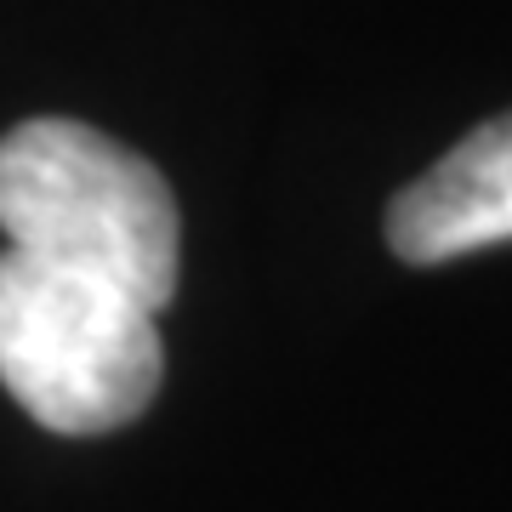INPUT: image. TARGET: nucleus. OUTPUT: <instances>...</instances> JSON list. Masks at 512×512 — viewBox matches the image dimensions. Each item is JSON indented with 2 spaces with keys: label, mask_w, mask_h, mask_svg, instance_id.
Instances as JSON below:
<instances>
[{
  "label": "nucleus",
  "mask_w": 512,
  "mask_h": 512,
  "mask_svg": "<svg viewBox=\"0 0 512 512\" xmlns=\"http://www.w3.org/2000/svg\"><path fill=\"white\" fill-rule=\"evenodd\" d=\"M6 251L126 291L148 313L177 296L183 217L160 171L86 120H23L0 137Z\"/></svg>",
  "instance_id": "obj_1"
},
{
  "label": "nucleus",
  "mask_w": 512,
  "mask_h": 512,
  "mask_svg": "<svg viewBox=\"0 0 512 512\" xmlns=\"http://www.w3.org/2000/svg\"><path fill=\"white\" fill-rule=\"evenodd\" d=\"M165 376L154 313L114 285L0 251V387L52 433L137 421Z\"/></svg>",
  "instance_id": "obj_2"
},
{
  "label": "nucleus",
  "mask_w": 512,
  "mask_h": 512,
  "mask_svg": "<svg viewBox=\"0 0 512 512\" xmlns=\"http://www.w3.org/2000/svg\"><path fill=\"white\" fill-rule=\"evenodd\" d=\"M387 245L416 268L512 245V114L467 131L433 171L393 194Z\"/></svg>",
  "instance_id": "obj_3"
}]
</instances>
